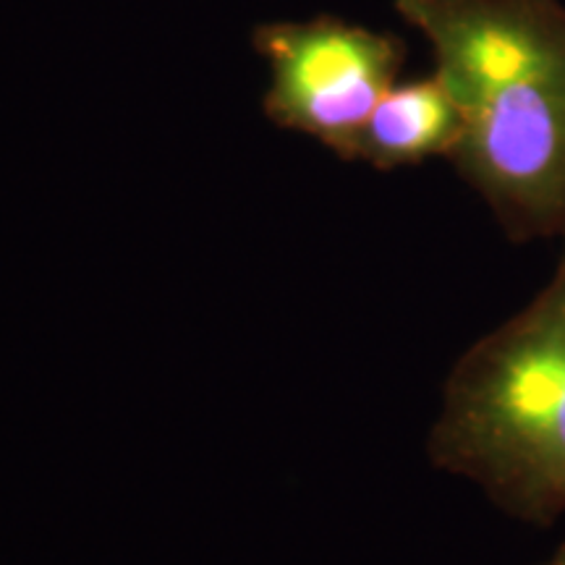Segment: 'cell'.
I'll return each mask as SVG.
<instances>
[{"label": "cell", "mask_w": 565, "mask_h": 565, "mask_svg": "<svg viewBox=\"0 0 565 565\" xmlns=\"http://www.w3.org/2000/svg\"><path fill=\"white\" fill-rule=\"evenodd\" d=\"M429 42L463 134L458 175L511 242L565 233V6L557 0H395Z\"/></svg>", "instance_id": "1"}, {"label": "cell", "mask_w": 565, "mask_h": 565, "mask_svg": "<svg viewBox=\"0 0 565 565\" xmlns=\"http://www.w3.org/2000/svg\"><path fill=\"white\" fill-rule=\"evenodd\" d=\"M429 458L524 524L565 515V233L542 291L448 374Z\"/></svg>", "instance_id": "2"}, {"label": "cell", "mask_w": 565, "mask_h": 565, "mask_svg": "<svg viewBox=\"0 0 565 565\" xmlns=\"http://www.w3.org/2000/svg\"><path fill=\"white\" fill-rule=\"evenodd\" d=\"M252 42L270 63L265 116L338 158L356 160L374 105L398 82L406 42L338 17L270 21L254 30Z\"/></svg>", "instance_id": "3"}, {"label": "cell", "mask_w": 565, "mask_h": 565, "mask_svg": "<svg viewBox=\"0 0 565 565\" xmlns=\"http://www.w3.org/2000/svg\"><path fill=\"white\" fill-rule=\"evenodd\" d=\"M463 118L443 76L395 82L374 105L356 145V160L377 171L422 166L429 158H450L461 141Z\"/></svg>", "instance_id": "4"}, {"label": "cell", "mask_w": 565, "mask_h": 565, "mask_svg": "<svg viewBox=\"0 0 565 565\" xmlns=\"http://www.w3.org/2000/svg\"><path fill=\"white\" fill-rule=\"evenodd\" d=\"M540 565H565V542H563V545H561V547H557V550H555V553H553V555H550V557H547V561H545V563H540Z\"/></svg>", "instance_id": "5"}]
</instances>
